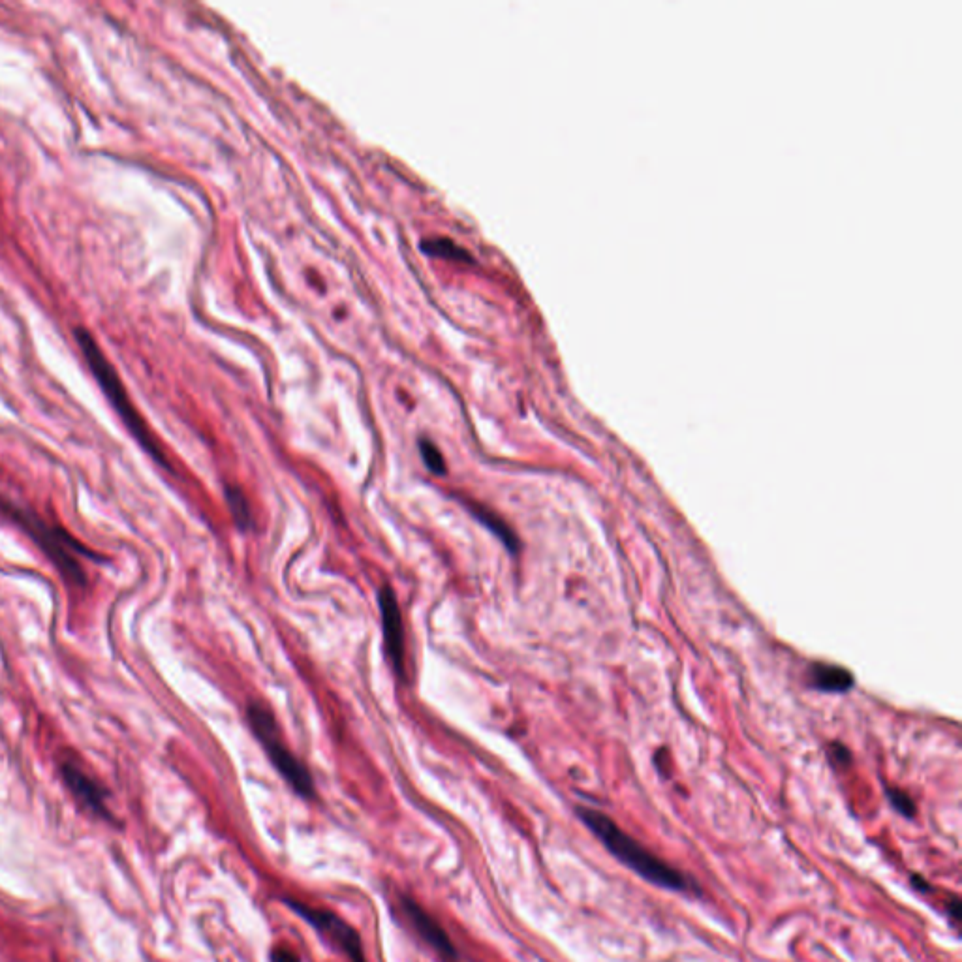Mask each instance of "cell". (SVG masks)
<instances>
[{"label": "cell", "instance_id": "cell-10", "mask_svg": "<svg viewBox=\"0 0 962 962\" xmlns=\"http://www.w3.org/2000/svg\"><path fill=\"white\" fill-rule=\"evenodd\" d=\"M465 506L468 508V510H470V513H472V515H474V517L480 521L483 527L489 528V530H491V532L497 536L498 540L508 547V551H510V553H517V549H519V540H517V536H515V532H513L512 527H510V525H508V523H506V521H504L500 515H497V513L493 512L491 508L483 506V504H480V502L466 500Z\"/></svg>", "mask_w": 962, "mask_h": 962}, {"label": "cell", "instance_id": "cell-17", "mask_svg": "<svg viewBox=\"0 0 962 962\" xmlns=\"http://www.w3.org/2000/svg\"><path fill=\"white\" fill-rule=\"evenodd\" d=\"M912 884L916 885V889H919L921 893H932V885L925 882V878L919 876V874L912 876Z\"/></svg>", "mask_w": 962, "mask_h": 962}, {"label": "cell", "instance_id": "cell-12", "mask_svg": "<svg viewBox=\"0 0 962 962\" xmlns=\"http://www.w3.org/2000/svg\"><path fill=\"white\" fill-rule=\"evenodd\" d=\"M419 453H421V459H423L425 466H427L435 476H444V474L448 472L444 455L440 453V450L436 448L431 440H421V442H419Z\"/></svg>", "mask_w": 962, "mask_h": 962}, {"label": "cell", "instance_id": "cell-4", "mask_svg": "<svg viewBox=\"0 0 962 962\" xmlns=\"http://www.w3.org/2000/svg\"><path fill=\"white\" fill-rule=\"evenodd\" d=\"M247 718H249L250 728L264 746L269 760L275 765L280 776L292 786V790L297 795L312 797L314 782H312L311 773L301 761L295 758L294 752L284 745L273 713L265 707L264 703L252 701L247 707Z\"/></svg>", "mask_w": 962, "mask_h": 962}, {"label": "cell", "instance_id": "cell-18", "mask_svg": "<svg viewBox=\"0 0 962 962\" xmlns=\"http://www.w3.org/2000/svg\"><path fill=\"white\" fill-rule=\"evenodd\" d=\"M949 912H951V919H953L955 923L961 921V900L957 899V897H953V900H951Z\"/></svg>", "mask_w": 962, "mask_h": 962}, {"label": "cell", "instance_id": "cell-5", "mask_svg": "<svg viewBox=\"0 0 962 962\" xmlns=\"http://www.w3.org/2000/svg\"><path fill=\"white\" fill-rule=\"evenodd\" d=\"M59 773L66 790L72 793L79 807L102 822H117L109 808L108 790L79 763V760L74 756L63 758L59 763Z\"/></svg>", "mask_w": 962, "mask_h": 962}, {"label": "cell", "instance_id": "cell-16", "mask_svg": "<svg viewBox=\"0 0 962 962\" xmlns=\"http://www.w3.org/2000/svg\"><path fill=\"white\" fill-rule=\"evenodd\" d=\"M271 962H301L297 953L292 951V949H286V947H277L271 955Z\"/></svg>", "mask_w": 962, "mask_h": 962}, {"label": "cell", "instance_id": "cell-6", "mask_svg": "<svg viewBox=\"0 0 962 962\" xmlns=\"http://www.w3.org/2000/svg\"><path fill=\"white\" fill-rule=\"evenodd\" d=\"M286 904L294 910L295 914H299L307 923H311L316 931L326 934L327 940L339 947L350 962H365V953H363L359 934L342 917L329 910L312 908L299 900H286Z\"/></svg>", "mask_w": 962, "mask_h": 962}, {"label": "cell", "instance_id": "cell-1", "mask_svg": "<svg viewBox=\"0 0 962 962\" xmlns=\"http://www.w3.org/2000/svg\"><path fill=\"white\" fill-rule=\"evenodd\" d=\"M577 816L589 827L590 833L606 846L609 854L619 859L624 867L634 870L637 876H641L649 884L671 891L694 889L690 887L692 882L681 870L671 867L664 859L652 854L639 840L622 831L604 812L596 808L577 807Z\"/></svg>", "mask_w": 962, "mask_h": 962}, {"label": "cell", "instance_id": "cell-8", "mask_svg": "<svg viewBox=\"0 0 962 962\" xmlns=\"http://www.w3.org/2000/svg\"><path fill=\"white\" fill-rule=\"evenodd\" d=\"M403 912L412 923V927L429 946L438 951L444 959H450V961L457 959V949L453 946L448 932L444 931V927L436 921L435 917L427 914L416 900L403 897Z\"/></svg>", "mask_w": 962, "mask_h": 962}, {"label": "cell", "instance_id": "cell-15", "mask_svg": "<svg viewBox=\"0 0 962 962\" xmlns=\"http://www.w3.org/2000/svg\"><path fill=\"white\" fill-rule=\"evenodd\" d=\"M831 756L833 760L837 761L838 765H850L852 763V754L850 750L844 745H833L831 746Z\"/></svg>", "mask_w": 962, "mask_h": 962}, {"label": "cell", "instance_id": "cell-13", "mask_svg": "<svg viewBox=\"0 0 962 962\" xmlns=\"http://www.w3.org/2000/svg\"><path fill=\"white\" fill-rule=\"evenodd\" d=\"M887 799H889L891 807L895 808L904 818H914V816H916V803H914V799H912L908 793L902 792L899 788H889V790H887Z\"/></svg>", "mask_w": 962, "mask_h": 962}, {"label": "cell", "instance_id": "cell-3", "mask_svg": "<svg viewBox=\"0 0 962 962\" xmlns=\"http://www.w3.org/2000/svg\"><path fill=\"white\" fill-rule=\"evenodd\" d=\"M76 339H78L79 348L83 352V356L87 359V365L91 369V373L94 374L98 386L104 391L106 399H108L109 404L113 406V410L117 412V416L121 418V421L125 423L128 433L134 436L138 440L143 450L147 451L156 463L164 468H170V463L166 459V453L160 448L158 440H156L151 429L147 427L145 419L141 418L138 408L132 404L130 397H128V391H126L121 378L117 371L111 367V363L108 361V357L102 354V350L98 348V344L94 341L93 335L79 327L74 331Z\"/></svg>", "mask_w": 962, "mask_h": 962}, {"label": "cell", "instance_id": "cell-14", "mask_svg": "<svg viewBox=\"0 0 962 962\" xmlns=\"http://www.w3.org/2000/svg\"><path fill=\"white\" fill-rule=\"evenodd\" d=\"M425 250H431L436 256H444V258H455V260H468L466 258L465 252L459 249L457 245H453L450 239H438V241H431L425 245Z\"/></svg>", "mask_w": 962, "mask_h": 962}, {"label": "cell", "instance_id": "cell-9", "mask_svg": "<svg viewBox=\"0 0 962 962\" xmlns=\"http://www.w3.org/2000/svg\"><path fill=\"white\" fill-rule=\"evenodd\" d=\"M810 686L829 692V694H842L854 688V675L848 669L833 666V664H812L808 669Z\"/></svg>", "mask_w": 962, "mask_h": 962}, {"label": "cell", "instance_id": "cell-2", "mask_svg": "<svg viewBox=\"0 0 962 962\" xmlns=\"http://www.w3.org/2000/svg\"><path fill=\"white\" fill-rule=\"evenodd\" d=\"M0 513L16 523L34 544L38 545L51 564L63 575L64 581L72 587L81 589L87 585V572L81 564V557L94 559L93 551L74 538L66 528L49 523L42 515L32 510H23L14 502L0 498Z\"/></svg>", "mask_w": 962, "mask_h": 962}, {"label": "cell", "instance_id": "cell-7", "mask_svg": "<svg viewBox=\"0 0 962 962\" xmlns=\"http://www.w3.org/2000/svg\"><path fill=\"white\" fill-rule=\"evenodd\" d=\"M378 607L384 630V647L391 666L399 677L406 673V643H404V624L397 596L389 585L378 590Z\"/></svg>", "mask_w": 962, "mask_h": 962}, {"label": "cell", "instance_id": "cell-11", "mask_svg": "<svg viewBox=\"0 0 962 962\" xmlns=\"http://www.w3.org/2000/svg\"><path fill=\"white\" fill-rule=\"evenodd\" d=\"M226 502L232 513L233 523L241 530H249L252 527V510H250L249 498L239 489V487H226Z\"/></svg>", "mask_w": 962, "mask_h": 962}]
</instances>
